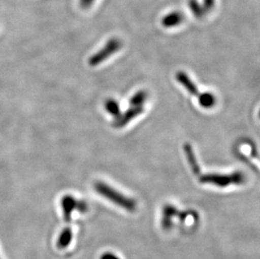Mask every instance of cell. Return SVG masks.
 Masks as SVG:
<instances>
[{"label": "cell", "instance_id": "obj_1", "mask_svg": "<svg viewBox=\"0 0 260 259\" xmlns=\"http://www.w3.org/2000/svg\"><path fill=\"white\" fill-rule=\"evenodd\" d=\"M94 189L97 193L103 196L104 198L107 199L108 201H111L116 206H120L124 210L133 212L137 208V203L134 200L129 198L128 196H124L123 193L104 182H95Z\"/></svg>", "mask_w": 260, "mask_h": 259}, {"label": "cell", "instance_id": "obj_2", "mask_svg": "<svg viewBox=\"0 0 260 259\" xmlns=\"http://www.w3.org/2000/svg\"><path fill=\"white\" fill-rule=\"evenodd\" d=\"M202 183L212 184L220 188H226L230 185H241L246 181V177L243 172L236 171L231 174H206L199 178Z\"/></svg>", "mask_w": 260, "mask_h": 259}, {"label": "cell", "instance_id": "obj_3", "mask_svg": "<svg viewBox=\"0 0 260 259\" xmlns=\"http://www.w3.org/2000/svg\"><path fill=\"white\" fill-rule=\"evenodd\" d=\"M122 42L118 38H111L106 42L98 52L92 55L88 59V64L91 67H96L106 61L112 55L119 52L122 47Z\"/></svg>", "mask_w": 260, "mask_h": 259}, {"label": "cell", "instance_id": "obj_4", "mask_svg": "<svg viewBox=\"0 0 260 259\" xmlns=\"http://www.w3.org/2000/svg\"><path fill=\"white\" fill-rule=\"evenodd\" d=\"M144 111L143 106L141 107H131L126 111L120 114L118 117L115 118L114 120V127L122 128L125 125H128L132 120H134L135 118L143 114Z\"/></svg>", "mask_w": 260, "mask_h": 259}, {"label": "cell", "instance_id": "obj_5", "mask_svg": "<svg viewBox=\"0 0 260 259\" xmlns=\"http://www.w3.org/2000/svg\"><path fill=\"white\" fill-rule=\"evenodd\" d=\"M77 201L76 199L72 196H65L61 199V206L65 221L69 222L71 220L72 213L76 210Z\"/></svg>", "mask_w": 260, "mask_h": 259}, {"label": "cell", "instance_id": "obj_6", "mask_svg": "<svg viewBox=\"0 0 260 259\" xmlns=\"http://www.w3.org/2000/svg\"><path fill=\"white\" fill-rule=\"evenodd\" d=\"M176 79L190 94L194 96L199 95L198 88L196 83L191 80L188 74L184 72L179 71L176 74Z\"/></svg>", "mask_w": 260, "mask_h": 259}, {"label": "cell", "instance_id": "obj_7", "mask_svg": "<svg viewBox=\"0 0 260 259\" xmlns=\"http://www.w3.org/2000/svg\"><path fill=\"white\" fill-rule=\"evenodd\" d=\"M184 154L186 156L187 160H188V163H189V167H190L192 172L196 175H200L201 172H202V169H201V167H200L199 164H198L197 156H196L193 147L188 142L184 143Z\"/></svg>", "mask_w": 260, "mask_h": 259}, {"label": "cell", "instance_id": "obj_8", "mask_svg": "<svg viewBox=\"0 0 260 259\" xmlns=\"http://www.w3.org/2000/svg\"><path fill=\"white\" fill-rule=\"evenodd\" d=\"M179 214L176 207L172 205H166L162 210V226L165 229H170L172 226L173 218Z\"/></svg>", "mask_w": 260, "mask_h": 259}, {"label": "cell", "instance_id": "obj_9", "mask_svg": "<svg viewBox=\"0 0 260 259\" xmlns=\"http://www.w3.org/2000/svg\"><path fill=\"white\" fill-rule=\"evenodd\" d=\"M73 240V232L71 228H64L58 236L57 241V246L59 249H64L69 247Z\"/></svg>", "mask_w": 260, "mask_h": 259}, {"label": "cell", "instance_id": "obj_10", "mask_svg": "<svg viewBox=\"0 0 260 259\" xmlns=\"http://www.w3.org/2000/svg\"><path fill=\"white\" fill-rule=\"evenodd\" d=\"M197 97H198L199 105L204 109H211L216 105V99L213 93L204 92V93H199V95Z\"/></svg>", "mask_w": 260, "mask_h": 259}, {"label": "cell", "instance_id": "obj_11", "mask_svg": "<svg viewBox=\"0 0 260 259\" xmlns=\"http://www.w3.org/2000/svg\"><path fill=\"white\" fill-rule=\"evenodd\" d=\"M147 100V93L145 90H139L134 93L130 99L131 107H141L143 106Z\"/></svg>", "mask_w": 260, "mask_h": 259}, {"label": "cell", "instance_id": "obj_12", "mask_svg": "<svg viewBox=\"0 0 260 259\" xmlns=\"http://www.w3.org/2000/svg\"><path fill=\"white\" fill-rule=\"evenodd\" d=\"M182 20H183V16L179 13H171L164 18L162 25L165 27L176 26L182 22Z\"/></svg>", "mask_w": 260, "mask_h": 259}, {"label": "cell", "instance_id": "obj_13", "mask_svg": "<svg viewBox=\"0 0 260 259\" xmlns=\"http://www.w3.org/2000/svg\"><path fill=\"white\" fill-rule=\"evenodd\" d=\"M105 109L106 111L113 115L114 117L116 118L121 114L120 113V106L117 101L113 99H109L105 102Z\"/></svg>", "mask_w": 260, "mask_h": 259}, {"label": "cell", "instance_id": "obj_14", "mask_svg": "<svg viewBox=\"0 0 260 259\" xmlns=\"http://www.w3.org/2000/svg\"><path fill=\"white\" fill-rule=\"evenodd\" d=\"M88 204L84 201H77L76 210L80 213H86L88 211Z\"/></svg>", "mask_w": 260, "mask_h": 259}, {"label": "cell", "instance_id": "obj_15", "mask_svg": "<svg viewBox=\"0 0 260 259\" xmlns=\"http://www.w3.org/2000/svg\"><path fill=\"white\" fill-rule=\"evenodd\" d=\"M95 0H79V5L83 9H88L94 4Z\"/></svg>", "mask_w": 260, "mask_h": 259}, {"label": "cell", "instance_id": "obj_16", "mask_svg": "<svg viewBox=\"0 0 260 259\" xmlns=\"http://www.w3.org/2000/svg\"><path fill=\"white\" fill-rule=\"evenodd\" d=\"M101 259H120V257L114 254L112 252H106L101 256Z\"/></svg>", "mask_w": 260, "mask_h": 259}, {"label": "cell", "instance_id": "obj_17", "mask_svg": "<svg viewBox=\"0 0 260 259\" xmlns=\"http://www.w3.org/2000/svg\"><path fill=\"white\" fill-rule=\"evenodd\" d=\"M258 116H259V118H260V111H259V114H258Z\"/></svg>", "mask_w": 260, "mask_h": 259}]
</instances>
